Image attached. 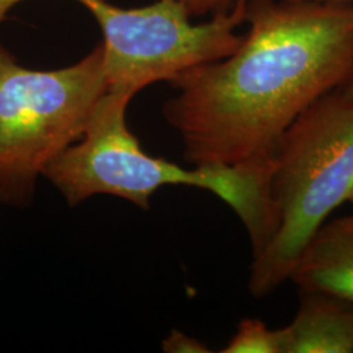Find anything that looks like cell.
<instances>
[{
  "instance_id": "2",
  "label": "cell",
  "mask_w": 353,
  "mask_h": 353,
  "mask_svg": "<svg viewBox=\"0 0 353 353\" xmlns=\"http://www.w3.org/2000/svg\"><path fill=\"white\" fill-rule=\"evenodd\" d=\"M131 96L108 90L79 140L54 159L45 178L77 205L94 195H113L148 210L151 198L165 186L207 190L236 212L246 228L252 255L271 236L268 168L194 166L185 169L143 150L127 127Z\"/></svg>"
},
{
  "instance_id": "4",
  "label": "cell",
  "mask_w": 353,
  "mask_h": 353,
  "mask_svg": "<svg viewBox=\"0 0 353 353\" xmlns=\"http://www.w3.org/2000/svg\"><path fill=\"white\" fill-rule=\"evenodd\" d=\"M108 92L102 45L70 67H23L0 46V202L26 207L37 179L83 138Z\"/></svg>"
},
{
  "instance_id": "1",
  "label": "cell",
  "mask_w": 353,
  "mask_h": 353,
  "mask_svg": "<svg viewBox=\"0 0 353 353\" xmlns=\"http://www.w3.org/2000/svg\"><path fill=\"white\" fill-rule=\"evenodd\" d=\"M249 26L223 59L170 80L164 114L192 166L270 168L279 139L353 72V6L248 0Z\"/></svg>"
},
{
  "instance_id": "7",
  "label": "cell",
  "mask_w": 353,
  "mask_h": 353,
  "mask_svg": "<svg viewBox=\"0 0 353 353\" xmlns=\"http://www.w3.org/2000/svg\"><path fill=\"white\" fill-rule=\"evenodd\" d=\"M300 305L281 328L283 353H353V305L300 290Z\"/></svg>"
},
{
  "instance_id": "6",
  "label": "cell",
  "mask_w": 353,
  "mask_h": 353,
  "mask_svg": "<svg viewBox=\"0 0 353 353\" xmlns=\"http://www.w3.org/2000/svg\"><path fill=\"white\" fill-rule=\"evenodd\" d=\"M290 280L353 305V214L325 223L307 243Z\"/></svg>"
},
{
  "instance_id": "10",
  "label": "cell",
  "mask_w": 353,
  "mask_h": 353,
  "mask_svg": "<svg viewBox=\"0 0 353 353\" xmlns=\"http://www.w3.org/2000/svg\"><path fill=\"white\" fill-rule=\"evenodd\" d=\"M189 13L190 17H202L205 14L227 12L236 0H176Z\"/></svg>"
},
{
  "instance_id": "12",
  "label": "cell",
  "mask_w": 353,
  "mask_h": 353,
  "mask_svg": "<svg viewBox=\"0 0 353 353\" xmlns=\"http://www.w3.org/2000/svg\"><path fill=\"white\" fill-rule=\"evenodd\" d=\"M341 92L344 93V94H347V96H353V72L352 75L350 76V79L347 80V83L341 87Z\"/></svg>"
},
{
  "instance_id": "11",
  "label": "cell",
  "mask_w": 353,
  "mask_h": 353,
  "mask_svg": "<svg viewBox=\"0 0 353 353\" xmlns=\"http://www.w3.org/2000/svg\"><path fill=\"white\" fill-rule=\"evenodd\" d=\"M290 3H334V4H350L353 6V0H285Z\"/></svg>"
},
{
  "instance_id": "8",
  "label": "cell",
  "mask_w": 353,
  "mask_h": 353,
  "mask_svg": "<svg viewBox=\"0 0 353 353\" xmlns=\"http://www.w3.org/2000/svg\"><path fill=\"white\" fill-rule=\"evenodd\" d=\"M223 353H283L281 328L268 327L255 318L242 319Z\"/></svg>"
},
{
  "instance_id": "3",
  "label": "cell",
  "mask_w": 353,
  "mask_h": 353,
  "mask_svg": "<svg viewBox=\"0 0 353 353\" xmlns=\"http://www.w3.org/2000/svg\"><path fill=\"white\" fill-rule=\"evenodd\" d=\"M353 194V96L335 89L279 139L268 182L272 232L254 255L248 288L265 299L290 281L307 243Z\"/></svg>"
},
{
  "instance_id": "9",
  "label": "cell",
  "mask_w": 353,
  "mask_h": 353,
  "mask_svg": "<svg viewBox=\"0 0 353 353\" xmlns=\"http://www.w3.org/2000/svg\"><path fill=\"white\" fill-rule=\"evenodd\" d=\"M163 350L168 353H207L211 350L203 341L189 336L178 330H172L163 341Z\"/></svg>"
},
{
  "instance_id": "13",
  "label": "cell",
  "mask_w": 353,
  "mask_h": 353,
  "mask_svg": "<svg viewBox=\"0 0 353 353\" xmlns=\"http://www.w3.org/2000/svg\"><path fill=\"white\" fill-rule=\"evenodd\" d=\"M348 203H351V205H352V207H353V194H352V196H351V198H350V201H348Z\"/></svg>"
},
{
  "instance_id": "5",
  "label": "cell",
  "mask_w": 353,
  "mask_h": 353,
  "mask_svg": "<svg viewBox=\"0 0 353 353\" xmlns=\"http://www.w3.org/2000/svg\"><path fill=\"white\" fill-rule=\"evenodd\" d=\"M96 17L103 33V72L108 90L134 97L157 81H170L192 67L223 59L243 34L248 0H236L227 12L192 24L176 0L123 10L105 0H77Z\"/></svg>"
}]
</instances>
